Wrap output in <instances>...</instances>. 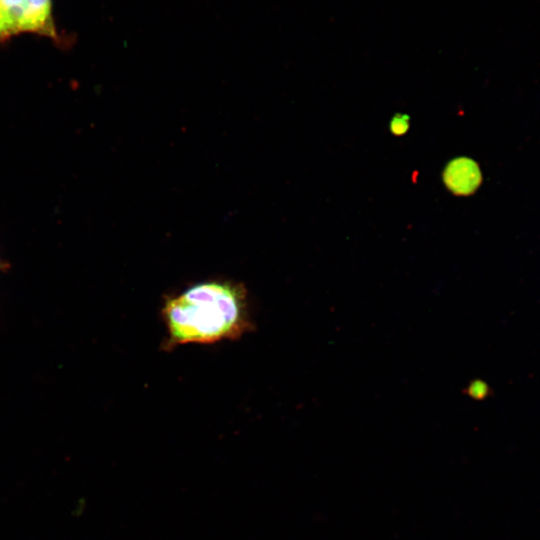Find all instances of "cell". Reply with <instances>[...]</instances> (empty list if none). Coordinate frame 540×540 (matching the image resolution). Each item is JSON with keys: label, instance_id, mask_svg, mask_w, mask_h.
I'll list each match as a JSON object with an SVG mask.
<instances>
[{"label": "cell", "instance_id": "6da1fadb", "mask_svg": "<svg viewBox=\"0 0 540 540\" xmlns=\"http://www.w3.org/2000/svg\"><path fill=\"white\" fill-rule=\"evenodd\" d=\"M162 348L237 340L254 329L248 291L230 279H207L166 296L161 307Z\"/></svg>", "mask_w": 540, "mask_h": 540}, {"label": "cell", "instance_id": "7a4b0ae2", "mask_svg": "<svg viewBox=\"0 0 540 540\" xmlns=\"http://www.w3.org/2000/svg\"><path fill=\"white\" fill-rule=\"evenodd\" d=\"M13 33L55 35L50 0H0Z\"/></svg>", "mask_w": 540, "mask_h": 540}, {"label": "cell", "instance_id": "3957f363", "mask_svg": "<svg viewBox=\"0 0 540 540\" xmlns=\"http://www.w3.org/2000/svg\"><path fill=\"white\" fill-rule=\"evenodd\" d=\"M442 177L446 187L456 195L473 193L481 182L478 165L466 157L450 161L446 165Z\"/></svg>", "mask_w": 540, "mask_h": 540}, {"label": "cell", "instance_id": "277c9868", "mask_svg": "<svg viewBox=\"0 0 540 540\" xmlns=\"http://www.w3.org/2000/svg\"><path fill=\"white\" fill-rule=\"evenodd\" d=\"M409 129V116L406 114H395L390 121V131L394 135H403Z\"/></svg>", "mask_w": 540, "mask_h": 540}, {"label": "cell", "instance_id": "5b68a950", "mask_svg": "<svg viewBox=\"0 0 540 540\" xmlns=\"http://www.w3.org/2000/svg\"><path fill=\"white\" fill-rule=\"evenodd\" d=\"M11 34H14V33L0 1V38L9 36Z\"/></svg>", "mask_w": 540, "mask_h": 540}, {"label": "cell", "instance_id": "8992f818", "mask_svg": "<svg viewBox=\"0 0 540 540\" xmlns=\"http://www.w3.org/2000/svg\"><path fill=\"white\" fill-rule=\"evenodd\" d=\"M469 394L474 398H482L487 394V386L483 382L475 381L468 388Z\"/></svg>", "mask_w": 540, "mask_h": 540}]
</instances>
